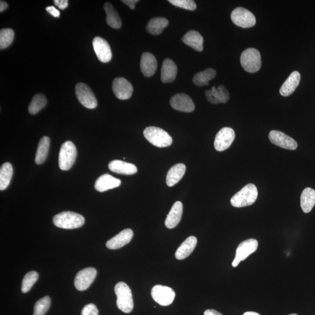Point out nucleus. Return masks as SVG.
Masks as SVG:
<instances>
[{
	"mask_svg": "<svg viewBox=\"0 0 315 315\" xmlns=\"http://www.w3.org/2000/svg\"><path fill=\"white\" fill-rule=\"evenodd\" d=\"M258 191L255 184L246 185L230 199L233 207L241 208L252 205L257 199Z\"/></svg>",
	"mask_w": 315,
	"mask_h": 315,
	"instance_id": "1",
	"label": "nucleus"
},
{
	"mask_svg": "<svg viewBox=\"0 0 315 315\" xmlns=\"http://www.w3.org/2000/svg\"><path fill=\"white\" fill-rule=\"evenodd\" d=\"M53 222L58 228L73 229L80 228L85 223L83 216L71 212H64L53 217Z\"/></svg>",
	"mask_w": 315,
	"mask_h": 315,
	"instance_id": "2",
	"label": "nucleus"
},
{
	"mask_svg": "<svg viewBox=\"0 0 315 315\" xmlns=\"http://www.w3.org/2000/svg\"><path fill=\"white\" fill-rule=\"evenodd\" d=\"M115 292L119 309L123 313H131L134 308L131 289L125 282H120L116 285Z\"/></svg>",
	"mask_w": 315,
	"mask_h": 315,
	"instance_id": "3",
	"label": "nucleus"
},
{
	"mask_svg": "<svg viewBox=\"0 0 315 315\" xmlns=\"http://www.w3.org/2000/svg\"><path fill=\"white\" fill-rule=\"evenodd\" d=\"M144 135L150 143L155 147L164 148L172 144V138L164 130L157 127H148L144 131Z\"/></svg>",
	"mask_w": 315,
	"mask_h": 315,
	"instance_id": "4",
	"label": "nucleus"
},
{
	"mask_svg": "<svg viewBox=\"0 0 315 315\" xmlns=\"http://www.w3.org/2000/svg\"><path fill=\"white\" fill-rule=\"evenodd\" d=\"M241 64L246 72L249 73L258 72L262 66L261 53L256 48H247L242 52L241 54Z\"/></svg>",
	"mask_w": 315,
	"mask_h": 315,
	"instance_id": "5",
	"label": "nucleus"
},
{
	"mask_svg": "<svg viewBox=\"0 0 315 315\" xmlns=\"http://www.w3.org/2000/svg\"><path fill=\"white\" fill-rule=\"evenodd\" d=\"M77 151L72 142L68 141L61 145L58 157V165L61 170L69 171L76 162Z\"/></svg>",
	"mask_w": 315,
	"mask_h": 315,
	"instance_id": "6",
	"label": "nucleus"
},
{
	"mask_svg": "<svg viewBox=\"0 0 315 315\" xmlns=\"http://www.w3.org/2000/svg\"><path fill=\"white\" fill-rule=\"evenodd\" d=\"M77 98L81 105L90 109L96 108L97 99L91 89L83 83H78L76 87Z\"/></svg>",
	"mask_w": 315,
	"mask_h": 315,
	"instance_id": "7",
	"label": "nucleus"
},
{
	"mask_svg": "<svg viewBox=\"0 0 315 315\" xmlns=\"http://www.w3.org/2000/svg\"><path fill=\"white\" fill-rule=\"evenodd\" d=\"M230 18L233 24L243 28L253 27L256 22L253 13L242 7H238L233 10Z\"/></svg>",
	"mask_w": 315,
	"mask_h": 315,
	"instance_id": "8",
	"label": "nucleus"
},
{
	"mask_svg": "<svg viewBox=\"0 0 315 315\" xmlns=\"http://www.w3.org/2000/svg\"><path fill=\"white\" fill-rule=\"evenodd\" d=\"M258 248V242L255 239L246 240L240 243L236 249L235 258L232 262V266L236 268L240 262L245 261L252 253L256 252Z\"/></svg>",
	"mask_w": 315,
	"mask_h": 315,
	"instance_id": "9",
	"label": "nucleus"
},
{
	"mask_svg": "<svg viewBox=\"0 0 315 315\" xmlns=\"http://www.w3.org/2000/svg\"><path fill=\"white\" fill-rule=\"evenodd\" d=\"M151 296L156 303L166 307L173 303L175 292L170 287L157 285L152 288Z\"/></svg>",
	"mask_w": 315,
	"mask_h": 315,
	"instance_id": "10",
	"label": "nucleus"
},
{
	"mask_svg": "<svg viewBox=\"0 0 315 315\" xmlns=\"http://www.w3.org/2000/svg\"><path fill=\"white\" fill-rule=\"evenodd\" d=\"M97 274L95 269L89 268L81 270L76 276L74 285L77 290L83 291L87 290L95 280Z\"/></svg>",
	"mask_w": 315,
	"mask_h": 315,
	"instance_id": "11",
	"label": "nucleus"
},
{
	"mask_svg": "<svg viewBox=\"0 0 315 315\" xmlns=\"http://www.w3.org/2000/svg\"><path fill=\"white\" fill-rule=\"evenodd\" d=\"M235 138L234 131L230 128H224L221 129L217 133L214 147L217 151L222 152L226 150L230 147Z\"/></svg>",
	"mask_w": 315,
	"mask_h": 315,
	"instance_id": "12",
	"label": "nucleus"
},
{
	"mask_svg": "<svg viewBox=\"0 0 315 315\" xmlns=\"http://www.w3.org/2000/svg\"><path fill=\"white\" fill-rule=\"evenodd\" d=\"M269 138L272 144L282 148L295 150L298 147L297 142L294 139L280 131H271Z\"/></svg>",
	"mask_w": 315,
	"mask_h": 315,
	"instance_id": "13",
	"label": "nucleus"
},
{
	"mask_svg": "<svg viewBox=\"0 0 315 315\" xmlns=\"http://www.w3.org/2000/svg\"><path fill=\"white\" fill-rule=\"evenodd\" d=\"M112 89L115 96L121 100L131 98L133 92L131 83L123 77L116 78L113 80Z\"/></svg>",
	"mask_w": 315,
	"mask_h": 315,
	"instance_id": "14",
	"label": "nucleus"
},
{
	"mask_svg": "<svg viewBox=\"0 0 315 315\" xmlns=\"http://www.w3.org/2000/svg\"><path fill=\"white\" fill-rule=\"evenodd\" d=\"M92 45L97 58L101 62L106 63L111 60L112 51L108 42L102 38L96 37L93 39Z\"/></svg>",
	"mask_w": 315,
	"mask_h": 315,
	"instance_id": "15",
	"label": "nucleus"
},
{
	"mask_svg": "<svg viewBox=\"0 0 315 315\" xmlns=\"http://www.w3.org/2000/svg\"><path fill=\"white\" fill-rule=\"evenodd\" d=\"M170 104L178 111L190 113L195 109L194 103L191 97L185 93H178L172 97Z\"/></svg>",
	"mask_w": 315,
	"mask_h": 315,
	"instance_id": "16",
	"label": "nucleus"
},
{
	"mask_svg": "<svg viewBox=\"0 0 315 315\" xmlns=\"http://www.w3.org/2000/svg\"><path fill=\"white\" fill-rule=\"evenodd\" d=\"M205 95L208 101L213 104L225 103L229 99L228 90L223 86L213 87L210 90H206Z\"/></svg>",
	"mask_w": 315,
	"mask_h": 315,
	"instance_id": "17",
	"label": "nucleus"
},
{
	"mask_svg": "<svg viewBox=\"0 0 315 315\" xmlns=\"http://www.w3.org/2000/svg\"><path fill=\"white\" fill-rule=\"evenodd\" d=\"M133 236V230L126 229L113 237L106 242V247L109 249L115 250L122 248L131 241Z\"/></svg>",
	"mask_w": 315,
	"mask_h": 315,
	"instance_id": "18",
	"label": "nucleus"
},
{
	"mask_svg": "<svg viewBox=\"0 0 315 315\" xmlns=\"http://www.w3.org/2000/svg\"><path fill=\"white\" fill-rule=\"evenodd\" d=\"M140 69L144 76L150 77L153 76L157 69V61L153 54L148 52L142 54Z\"/></svg>",
	"mask_w": 315,
	"mask_h": 315,
	"instance_id": "19",
	"label": "nucleus"
},
{
	"mask_svg": "<svg viewBox=\"0 0 315 315\" xmlns=\"http://www.w3.org/2000/svg\"><path fill=\"white\" fill-rule=\"evenodd\" d=\"M121 180L109 174H104L96 180L95 188L99 192L115 189L120 186Z\"/></svg>",
	"mask_w": 315,
	"mask_h": 315,
	"instance_id": "20",
	"label": "nucleus"
},
{
	"mask_svg": "<svg viewBox=\"0 0 315 315\" xmlns=\"http://www.w3.org/2000/svg\"><path fill=\"white\" fill-rule=\"evenodd\" d=\"M183 214V204L180 201H177L171 208L165 220V226L169 229L175 228L180 222Z\"/></svg>",
	"mask_w": 315,
	"mask_h": 315,
	"instance_id": "21",
	"label": "nucleus"
},
{
	"mask_svg": "<svg viewBox=\"0 0 315 315\" xmlns=\"http://www.w3.org/2000/svg\"><path fill=\"white\" fill-rule=\"evenodd\" d=\"M178 68L177 64L170 58H166L163 61L161 74V79L162 83H168L173 82L176 79Z\"/></svg>",
	"mask_w": 315,
	"mask_h": 315,
	"instance_id": "22",
	"label": "nucleus"
},
{
	"mask_svg": "<svg viewBox=\"0 0 315 315\" xmlns=\"http://www.w3.org/2000/svg\"><path fill=\"white\" fill-rule=\"evenodd\" d=\"M108 167L109 170L112 172L121 175H134L138 171L137 167L134 164L120 160H114L110 162Z\"/></svg>",
	"mask_w": 315,
	"mask_h": 315,
	"instance_id": "23",
	"label": "nucleus"
},
{
	"mask_svg": "<svg viewBox=\"0 0 315 315\" xmlns=\"http://www.w3.org/2000/svg\"><path fill=\"white\" fill-rule=\"evenodd\" d=\"M181 41L195 50L201 51L203 50L204 39L199 32L194 30L187 32L181 38Z\"/></svg>",
	"mask_w": 315,
	"mask_h": 315,
	"instance_id": "24",
	"label": "nucleus"
},
{
	"mask_svg": "<svg viewBox=\"0 0 315 315\" xmlns=\"http://www.w3.org/2000/svg\"><path fill=\"white\" fill-rule=\"evenodd\" d=\"M301 75L298 71L292 72L290 76L285 81L280 90V93L282 96H288L295 91L300 84Z\"/></svg>",
	"mask_w": 315,
	"mask_h": 315,
	"instance_id": "25",
	"label": "nucleus"
},
{
	"mask_svg": "<svg viewBox=\"0 0 315 315\" xmlns=\"http://www.w3.org/2000/svg\"><path fill=\"white\" fill-rule=\"evenodd\" d=\"M197 239L196 237L191 236L187 238L182 243L175 253V257L178 260H183L190 256L196 248Z\"/></svg>",
	"mask_w": 315,
	"mask_h": 315,
	"instance_id": "26",
	"label": "nucleus"
},
{
	"mask_svg": "<svg viewBox=\"0 0 315 315\" xmlns=\"http://www.w3.org/2000/svg\"><path fill=\"white\" fill-rule=\"evenodd\" d=\"M186 172V166L183 164H178L169 170L166 179V183L169 187L174 186L183 178Z\"/></svg>",
	"mask_w": 315,
	"mask_h": 315,
	"instance_id": "27",
	"label": "nucleus"
},
{
	"mask_svg": "<svg viewBox=\"0 0 315 315\" xmlns=\"http://www.w3.org/2000/svg\"><path fill=\"white\" fill-rule=\"evenodd\" d=\"M103 8L106 14L107 24L112 28H121L122 27L121 18L113 6L109 2H106L104 4Z\"/></svg>",
	"mask_w": 315,
	"mask_h": 315,
	"instance_id": "28",
	"label": "nucleus"
},
{
	"mask_svg": "<svg viewBox=\"0 0 315 315\" xmlns=\"http://www.w3.org/2000/svg\"><path fill=\"white\" fill-rule=\"evenodd\" d=\"M315 204V190L307 187L302 192L301 196V206L305 213H309L313 210Z\"/></svg>",
	"mask_w": 315,
	"mask_h": 315,
	"instance_id": "29",
	"label": "nucleus"
},
{
	"mask_svg": "<svg viewBox=\"0 0 315 315\" xmlns=\"http://www.w3.org/2000/svg\"><path fill=\"white\" fill-rule=\"evenodd\" d=\"M169 24V21L164 17H156L152 18L146 27V30L152 35H158L163 32L164 29L167 28Z\"/></svg>",
	"mask_w": 315,
	"mask_h": 315,
	"instance_id": "30",
	"label": "nucleus"
},
{
	"mask_svg": "<svg viewBox=\"0 0 315 315\" xmlns=\"http://www.w3.org/2000/svg\"><path fill=\"white\" fill-rule=\"evenodd\" d=\"M50 138L46 136L41 139L38 146L37 154L35 156V162L38 165H41L46 161L47 157L48 150L50 147Z\"/></svg>",
	"mask_w": 315,
	"mask_h": 315,
	"instance_id": "31",
	"label": "nucleus"
},
{
	"mask_svg": "<svg viewBox=\"0 0 315 315\" xmlns=\"http://www.w3.org/2000/svg\"><path fill=\"white\" fill-rule=\"evenodd\" d=\"M216 74L215 70L209 68L195 75L193 79V83L198 87L209 86V81L216 77Z\"/></svg>",
	"mask_w": 315,
	"mask_h": 315,
	"instance_id": "32",
	"label": "nucleus"
},
{
	"mask_svg": "<svg viewBox=\"0 0 315 315\" xmlns=\"http://www.w3.org/2000/svg\"><path fill=\"white\" fill-rule=\"evenodd\" d=\"M13 175L12 165L5 162L0 169V190H4L11 182Z\"/></svg>",
	"mask_w": 315,
	"mask_h": 315,
	"instance_id": "33",
	"label": "nucleus"
},
{
	"mask_svg": "<svg viewBox=\"0 0 315 315\" xmlns=\"http://www.w3.org/2000/svg\"><path fill=\"white\" fill-rule=\"evenodd\" d=\"M47 102L46 97L44 94H37L33 97L30 105L29 106V113L31 115L37 114L39 112H40L42 109L46 106Z\"/></svg>",
	"mask_w": 315,
	"mask_h": 315,
	"instance_id": "34",
	"label": "nucleus"
},
{
	"mask_svg": "<svg viewBox=\"0 0 315 315\" xmlns=\"http://www.w3.org/2000/svg\"><path fill=\"white\" fill-rule=\"evenodd\" d=\"M14 38V32L11 29H2L0 31V49L8 47Z\"/></svg>",
	"mask_w": 315,
	"mask_h": 315,
	"instance_id": "35",
	"label": "nucleus"
},
{
	"mask_svg": "<svg viewBox=\"0 0 315 315\" xmlns=\"http://www.w3.org/2000/svg\"><path fill=\"white\" fill-rule=\"evenodd\" d=\"M39 274L37 272L32 271L25 275L22 280L21 291L23 293H27L38 280Z\"/></svg>",
	"mask_w": 315,
	"mask_h": 315,
	"instance_id": "36",
	"label": "nucleus"
},
{
	"mask_svg": "<svg viewBox=\"0 0 315 315\" xmlns=\"http://www.w3.org/2000/svg\"><path fill=\"white\" fill-rule=\"evenodd\" d=\"M50 306V298L46 296L40 299L35 304L34 315H45Z\"/></svg>",
	"mask_w": 315,
	"mask_h": 315,
	"instance_id": "37",
	"label": "nucleus"
},
{
	"mask_svg": "<svg viewBox=\"0 0 315 315\" xmlns=\"http://www.w3.org/2000/svg\"><path fill=\"white\" fill-rule=\"evenodd\" d=\"M168 1L178 7L187 9V10L194 11L197 8L196 2L193 0H170Z\"/></svg>",
	"mask_w": 315,
	"mask_h": 315,
	"instance_id": "38",
	"label": "nucleus"
},
{
	"mask_svg": "<svg viewBox=\"0 0 315 315\" xmlns=\"http://www.w3.org/2000/svg\"><path fill=\"white\" fill-rule=\"evenodd\" d=\"M98 313L96 307L93 304L87 305L81 311V315H98Z\"/></svg>",
	"mask_w": 315,
	"mask_h": 315,
	"instance_id": "39",
	"label": "nucleus"
},
{
	"mask_svg": "<svg viewBox=\"0 0 315 315\" xmlns=\"http://www.w3.org/2000/svg\"><path fill=\"white\" fill-rule=\"evenodd\" d=\"M54 4L61 9H64L69 6V1L67 0H54Z\"/></svg>",
	"mask_w": 315,
	"mask_h": 315,
	"instance_id": "40",
	"label": "nucleus"
},
{
	"mask_svg": "<svg viewBox=\"0 0 315 315\" xmlns=\"http://www.w3.org/2000/svg\"><path fill=\"white\" fill-rule=\"evenodd\" d=\"M46 10L48 13H49L50 15L54 17H59L60 12L57 9L54 7V6H47L46 8Z\"/></svg>",
	"mask_w": 315,
	"mask_h": 315,
	"instance_id": "41",
	"label": "nucleus"
},
{
	"mask_svg": "<svg viewBox=\"0 0 315 315\" xmlns=\"http://www.w3.org/2000/svg\"><path fill=\"white\" fill-rule=\"evenodd\" d=\"M138 1V0H123V1H122V2L129 6L131 9H135V5L136 3H137Z\"/></svg>",
	"mask_w": 315,
	"mask_h": 315,
	"instance_id": "42",
	"label": "nucleus"
},
{
	"mask_svg": "<svg viewBox=\"0 0 315 315\" xmlns=\"http://www.w3.org/2000/svg\"><path fill=\"white\" fill-rule=\"evenodd\" d=\"M204 315H223L219 312L214 310H208L204 312Z\"/></svg>",
	"mask_w": 315,
	"mask_h": 315,
	"instance_id": "43",
	"label": "nucleus"
},
{
	"mask_svg": "<svg viewBox=\"0 0 315 315\" xmlns=\"http://www.w3.org/2000/svg\"><path fill=\"white\" fill-rule=\"evenodd\" d=\"M8 8V4L5 1H0V12H2Z\"/></svg>",
	"mask_w": 315,
	"mask_h": 315,
	"instance_id": "44",
	"label": "nucleus"
},
{
	"mask_svg": "<svg viewBox=\"0 0 315 315\" xmlns=\"http://www.w3.org/2000/svg\"><path fill=\"white\" fill-rule=\"evenodd\" d=\"M243 315H260V314L257 313H255V312H246V313Z\"/></svg>",
	"mask_w": 315,
	"mask_h": 315,
	"instance_id": "45",
	"label": "nucleus"
},
{
	"mask_svg": "<svg viewBox=\"0 0 315 315\" xmlns=\"http://www.w3.org/2000/svg\"><path fill=\"white\" fill-rule=\"evenodd\" d=\"M298 315L297 314H290V315Z\"/></svg>",
	"mask_w": 315,
	"mask_h": 315,
	"instance_id": "46",
	"label": "nucleus"
}]
</instances>
